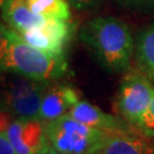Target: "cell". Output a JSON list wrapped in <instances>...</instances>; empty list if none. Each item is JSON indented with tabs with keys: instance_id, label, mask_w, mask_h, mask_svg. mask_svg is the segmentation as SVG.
Segmentation results:
<instances>
[{
	"instance_id": "cell-1",
	"label": "cell",
	"mask_w": 154,
	"mask_h": 154,
	"mask_svg": "<svg viewBox=\"0 0 154 154\" xmlns=\"http://www.w3.org/2000/svg\"><path fill=\"white\" fill-rule=\"evenodd\" d=\"M79 39L94 60L111 73L129 70L135 41L130 29L113 16L94 17L81 25Z\"/></svg>"
},
{
	"instance_id": "cell-2",
	"label": "cell",
	"mask_w": 154,
	"mask_h": 154,
	"mask_svg": "<svg viewBox=\"0 0 154 154\" xmlns=\"http://www.w3.org/2000/svg\"><path fill=\"white\" fill-rule=\"evenodd\" d=\"M0 65L2 72L41 82L56 81L69 70L64 55H54L32 47L4 24L0 28Z\"/></svg>"
},
{
	"instance_id": "cell-3",
	"label": "cell",
	"mask_w": 154,
	"mask_h": 154,
	"mask_svg": "<svg viewBox=\"0 0 154 154\" xmlns=\"http://www.w3.org/2000/svg\"><path fill=\"white\" fill-rule=\"evenodd\" d=\"M46 132L50 146L63 154H89L102 149L107 135V131L86 126L69 114L46 122Z\"/></svg>"
},
{
	"instance_id": "cell-4",
	"label": "cell",
	"mask_w": 154,
	"mask_h": 154,
	"mask_svg": "<svg viewBox=\"0 0 154 154\" xmlns=\"http://www.w3.org/2000/svg\"><path fill=\"white\" fill-rule=\"evenodd\" d=\"M154 87L151 80L139 70L126 73L119 86L116 106L119 114L137 131L142 127L153 97Z\"/></svg>"
},
{
	"instance_id": "cell-5",
	"label": "cell",
	"mask_w": 154,
	"mask_h": 154,
	"mask_svg": "<svg viewBox=\"0 0 154 154\" xmlns=\"http://www.w3.org/2000/svg\"><path fill=\"white\" fill-rule=\"evenodd\" d=\"M6 79L1 97V111L17 118H39L42 97L51 82L35 81L16 75Z\"/></svg>"
},
{
	"instance_id": "cell-6",
	"label": "cell",
	"mask_w": 154,
	"mask_h": 154,
	"mask_svg": "<svg viewBox=\"0 0 154 154\" xmlns=\"http://www.w3.org/2000/svg\"><path fill=\"white\" fill-rule=\"evenodd\" d=\"M17 154H39L49 146L46 122L40 118H17L5 130Z\"/></svg>"
},
{
	"instance_id": "cell-7",
	"label": "cell",
	"mask_w": 154,
	"mask_h": 154,
	"mask_svg": "<svg viewBox=\"0 0 154 154\" xmlns=\"http://www.w3.org/2000/svg\"><path fill=\"white\" fill-rule=\"evenodd\" d=\"M79 102L80 93L77 88L65 83H49L42 97L39 118L45 122L56 120L69 114Z\"/></svg>"
},
{
	"instance_id": "cell-8",
	"label": "cell",
	"mask_w": 154,
	"mask_h": 154,
	"mask_svg": "<svg viewBox=\"0 0 154 154\" xmlns=\"http://www.w3.org/2000/svg\"><path fill=\"white\" fill-rule=\"evenodd\" d=\"M104 154H154V143L140 132H107L102 146Z\"/></svg>"
},
{
	"instance_id": "cell-9",
	"label": "cell",
	"mask_w": 154,
	"mask_h": 154,
	"mask_svg": "<svg viewBox=\"0 0 154 154\" xmlns=\"http://www.w3.org/2000/svg\"><path fill=\"white\" fill-rule=\"evenodd\" d=\"M69 116L86 126L96 128L103 131L127 130L125 123L121 120L109 113H105L98 106L93 105L87 100H80L75 106L72 107Z\"/></svg>"
},
{
	"instance_id": "cell-10",
	"label": "cell",
	"mask_w": 154,
	"mask_h": 154,
	"mask_svg": "<svg viewBox=\"0 0 154 154\" xmlns=\"http://www.w3.org/2000/svg\"><path fill=\"white\" fill-rule=\"evenodd\" d=\"M1 13L6 24L15 31L44 26L48 20L34 14L29 7L28 0H6L1 6Z\"/></svg>"
},
{
	"instance_id": "cell-11",
	"label": "cell",
	"mask_w": 154,
	"mask_h": 154,
	"mask_svg": "<svg viewBox=\"0 0 154 154\" xmlns=\"http://www.w3.org/2000/svg\"><path fill=\"white\" fill-rule=\"evenodd\" d=\"M134 54L138 70L154 82V21L138 32Z\"/></svg>"
},
{
	"instance_id": "cell-12",
	"label": "cell",
	"mask_w": 154,
	"mask_h": 154,
	"mask_svg": "<svg viewBox=\"0 0 154 154\" xmlns=\"http://www.w3.org/2000/svg\"><path fill=\"white\" fill-rule=\"evenodd\" d=\"M30 9L46 18L71 20V5L67 0H28Z\"/></svg>"
},
{
	"instance_id": "cell-13",
	"label": "cell",
	"mask_w": 154,
	"mask_h": 154,
	"mask_svg": "<svg viewBox=\"0 0 154 154\" xmlns=\"http://www.w3.org/2000/svg\"><path fill=\"white\" fill-rule=\"evenodd\" d=\"M118 5L129 11H154V0H116Z\"/></svg>"
},
{
	"instance_id": "cell-14",
	"label": "cell",
	"mask_w": 154,
	"mask_h": 154,
	"mask_svg": "<svg viewBox=\"0 0 154 154\" xmlns=\"http://www.w3.org/2000/svg\"><path fill=\"white\" fill-rule=\"evenodd\" d=\"M104 0H69L71 7L77 11H91L102 5Z\"/></svg>"
},
{
	"instance_id": "cell-15",
	"label": "cell",
	"mask_w": 154,
	"mask_h": 154,
	"mask_svg": "<svg viewBox=\"0 0 154 154\" xmlns=\"http://www.w3.org/2000/svg\"><path fill=\"white\" fill-rule=\"evenodd\" d=\"M0 154H17L6 131L0 132Z\"/></svg>"
},
{
	"instance_id": "cell-16",
	"label": "cell",
	"mask_w": 154,
	"mask_h": 154,
	"mask_svg": "<svg viewBox=\"0 0 154 154\" xmlns=\"http://www.w3.org/2000/svg\"><path fill=\"white\" fill-rule=\"evenodd\" d=\"M39 154H63V153H61V152H58V151H56L54 147H51V146H48L46 149H44L41 153H39Z\"/></svg>"
},
{
	"instance_id": "cell-17",
	"label": "cell",
	"mask_w": 154,
	"mask_h": 154,
	"mask_svg": "<svg viewBox=\"0 0 154 154\" xmlns=\"http://www.w3.org/2000/svg\"><path fill=\"white\" fill-rule=\"evenodd\" d=\"M149 110H151L152 116H153L154 119V93H153V97H152V102H151V106H149Z\"/></svg>"
},
{
	"instance_id": "cell-18",
	"label": "cell",
	"mask_w": 154,
	"mask_h": 154,
	"mask_svg": "<svg viewBox=\"0 0 154 154\" xmlns=\"http://www.w3.org/2000/svg\"><path fill=\"white\" fill-rule=\"evenodd\" d=\"M89 154H104V153H103V151H102V149H98V151H95V152L89 153Z\"/></svg>"
},
{
	"instance_id": "cell-19",
	"label": "cell",
	"mask_w": 154,
	"mask_h": 154,
	"mask_svg": "<svg viewBox=\"0 0 154 154\" xmlns=\"http://www.w3.org/2000/svg\"><path fill=\"white\" fill-rule=\"evenodd\" d=\"M5 1H6V0H0V6L4 5V4H5Z\"/></svg>"
}]
</instances>
